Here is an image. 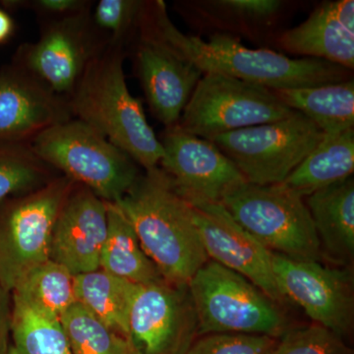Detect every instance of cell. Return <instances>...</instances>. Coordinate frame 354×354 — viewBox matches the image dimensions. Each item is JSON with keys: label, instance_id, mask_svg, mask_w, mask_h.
<instances>
[{"label": "cell", "instance_id": "obj_4", "mask_svg": "<svg viewBox=\"0 0 354 354\" xmlns=\"http://www.w3.org/2000/svg\"><path fill=\"white\" fill-rule=\"evenodd\" d=\"M187 288L196 312L198 337L246 334L279 339L292 328L278 302L214 261L195 272Z\"/></svg>", "mask_w": 354, "mask_h": 354}, {"label": "cell", "instance_id": "obj_34", "mask_svg": "<svg viewBox=\"0 0 354 354\" xmlns=\"http://www.w3.org/2000/svg\"><path fill=\"white\" fill-rule=\"evenodd\" d=\"M14 22L6 11L0 9V44L4 43L12 36Z\"/></svg>", "mask_w": 354, "mask_h": 354}, {"label": "cell", "instance_id": "obj_32", "mask_svg": "<svg viewBox=\"0 0 354 354\" xmlns=\"http://www.w3.org/2000/svg\"><path fill=\"white\" fill-rule=\"evenodd\" d=\"M30 6L36 12L62 18L88 10V1L83 0H35Z\"/></svg>", "mask_w": 354, "mask_h": 354}, {"label": "cell", "instance_id": "obj_20", "mask_svg": "<svg viewBox=\"0 0 354 354\" xmlns=\"http://www.w3.org/2000/svg\"><path fill=\"white\" fill-rule=\"evenodd\" d=\"M354 171V129L324 134L320 143L286 177L283 185L306 198L348 177Z\"/></svg>", "mask_w": 354, "mask_h": 354}, {"label": "cell", "instance_id": "obj_6", "mask_svg": "<svg viewBox=\"0 0 354 354\" xmlns=\"http://www.w3.org/2000/svg\"><path fill=\"white\" fill-rule=\"evenodd\" d=\"M221 204L272 253L299 261L322 259L320 241L304 198L283 184L245 183Z\"/></svg>", "mask_w": 354, "mask_h": 354}, {"label": "cell", "instance_id": "obj_24", "mask_svg": "<svg viewBox=\"0 0 354 354\" xmlns=\"http://www.w3.org/2000/svg\"><path fill=\"white\" fill-rule=\"evenodd\" d=\"M11 295L15 301L60 320L65 311L76 304L74 276L64 266L50 259L27 272Z\"/></svg>", "mask_w": 354, "mask_h": 354}, {"label": "cell", "instance_id": "obj_7", "mask_svg": "<svg viewBox=\"0 0 354 354\" xmlns=\"http://www.w3.org/2000/svg\"><path fill=\"white\" fill-rule=\"evenodd\" d=\"M75 184L57 176L0 204V285L9 292L27 272L50 260L55 221Z\"/></svg>", "mask_w": 354, "mask_h": 354}, {"label": "cell", "instance_id": "obj_31", "mask_svg": "<svg viewBox=\"0 0 354 354\" xmlns=\"http://www.w3.org/2000/svg\"><path fill=\"white\" fill-rule=\"evenodd\" d=\"M211 4L235 17L254 21L270 19L281 7L279 0H220Z\"/></svg>", "mask_w": 354, "mask_h": 354}, {"label": "cell", "instance_id": "obj_9", "mask_svg": "<svg viewBox=\"0 0 354 354\" xmlns=\"http://www.w3.org/2000/svg\"><path fill=\"white\" fill-rule=\"evenodd\" d=\"M295 111L270 88L218 74H204L179 120L183 131L211 140L242 128L285 120Z\"/></svg>", "mask_w": 354, "mask_h": 354}, {"label": "cell", "instance_id": "obj_16", "mask_svg": "<svg viewBox=\"0 0 354 354\" xmlns=\"http://www.w3.org/2000/svg\"><path fill=\"white\" fill-rule=\"evenodd\" d=\"M136 62L153 115L165 127H176L204 74L146 28L137 48Z\"/></svg>", "mask_w": 354, "mask_h": 354}, {"label": "cell", "instance_id": "obj_35", "mask_svg": "<svg viewBox=\"0 0 354 354\" xmlns=\"http://www.w3.org/2000/svg\"><path fill=\"white\" fill-rule=\"evenodd\" d=\"M8 354H17V353L15 351V349H14L12 344H11V348L9 349Z\"/></svg>", "mask_w": 354, "mask_h": 354}, {"label": "cell", "instance_id": "obj_10", "mask_svg": "<svg viewBox=\"0 0 354 354\" xmlns=\"http://www.w3.org/2000/svg\"><path fill=\"white\" fill-rule=\"evenodd\" d=\"M272 272L281 297L342 339L354 328V279L351 267L332 268L320 261H299L272 253Z\"/></svg>", "mask_w": 354, "mask_h": 354}, {"label": "cell", "instance_id": "obj_1", "mask_svg": "<svg viewBox=\"0 0 354 354\" xmlns=\"http://www.w3.org/2000/svg\"><path fill=\"white\" fill-rule=\"evenodd\" d=\"M144 28L189 60L203 74H218L272 91L314 87L348 80L349 70L325 60L295 59L268 48H250L225 34L205 41L184 34L172 23L162 0L144 8Z\"/></svg>", "mask_w": 354, "mask_h": 354}, {"label": "cell", "instance_id": "obj_3", "mask_svg": "<svg viewBox=\"0 0 354 354\" xmlns=\"http://www.w3.org/2000/svg\"><path fill=\"white\" fill-rule=\"evenodd\" d=\"M67 100L74 118L101 133L145 171L158 167L164 149L141 102L127 87L120 44L109 43L88 64Z\"/></svg>", "mask_w": 354, "mask_h": 354}, {"label": "cell", "instance_id": "obj_2", "mask_svg": "<svg viewBox=\"0 0 354 354\" xmlns=\"http://www.w3.org/2000/svg\"><path fill=\"white\" fill-rule=\"evenodd\" d=\"M147 256L167 283L187 286L208 256L190 203L160 167L147 169L120 201Z\"/></svg>", "mask_w": 354, "mask_h": 354}, {"label": "cell", "instance_id": "obj_17", "mask_svg": "<svg viewBox=\"0 0 354 354\" xmlns=\"http://www.w3.org/2000/svg\"><path fill=\"white\" fill-rule=\"evenodd\" d=\"M70 118L68 100L19 65L0 74V141L28 142Z\"/></svg>", "mask_w": 354, "mask_h": 354}, {"label": "cell", "instance_id": "obj_33", "mask_svg": "<svg viewBox=\"0 0 354 354\" xmlns=\"http://www.w3.org/2000/svg\"><path fill=\"white\" fill-rule=\"evenodd\" d=\"M12 295L0 285V354H8L11 348Z\"/></svg>", "mask_w": 354, "mask_h": 354}, {"label": "cell", "instance_id": "obj_27", "mask_svg": "<svg viewBox=\"0 0 354 354\" xmlns=\"http://www.w3.org/2000/svg\"><path fill=\"white\" fill-rule=\"evenodd\" d=\"M11 344L17 354H72L60 320L44 316L15 300Z\"/></svg>", "mask_w": 354, "mask_h": 354}, {"label": "cell", "instance_id": "obj_15", "mask_svg": "<svg viewBox=\"0 0 354 354\" xmlns=\"http://www.w3.org/2000/svg\"><path fill=\"white\" fill-rule=\"evenodd\" d=\"M106 232L108 202L75 184L55 221L50 259L73 276L100 269Z\"/></svg>", "mask_w": 354, "mask_h": 354}, {"label": "cell", "instance_id": "obj_11", "mask_svg": "<svg viewBox=\"0 0 354 354\" xmlns=\"http://www.w3.org/2000/svg\"><path fill=\"white\" fill-rule=\"evenodd\" d=\"M95 28L88 10L51 21L36 43L22 46L19 66L68 99L88 64L106 48Z\"/></svg>", "mask_w": 354, "mask_h": 354}, {"label": "cell", "instance_id": "obj_26", "mask_svg": "<svg viewBox=\"0 0 354 354\" xmlns=\"http://www.w3.org/2000/svg\"><path fill=\"white\" fill-rule=\"evenodd\" d=\"M53 169L30 142L0 141V204L46 185L57 177Z\"/></svg>", "mask_w": 354, "mask_h": 354}, {"label": "cell", "instance_id": "obj_8", "mask_svg": "<svg viewBox=\"0 0 354 354\" xmlns=\"http://www.w3.org/2000/svg\"><path fill=\"white\" fill-rule=\"evenodd\" d=\"M324 133L304 114L242 128L209 141L225 153L246 183L281 184L323 139Z\"/></svg>", "mask_w": 354, "mask_h": 354}, {"label": "cell", "instance_id": "obj_5", "mask_svg": "<svg viewBox=\"0 0 354 354\" xmlns=\"http://www.w3.org/2000/svg\"><path fill=\"white\" fill-rule=\"evenodd\" d=\"M30 143L51 169L106 202L120 201L141 176L127 153L77 118L48 128Z\"/></svg>", "mask_w": 354, "mask_h": 354}, {"label": "cell", "instance_id": "obj_28", "mask_svg": "<svg viewBox=\"0 0 354 354\" xmlns=\"http://www.w3.org/2000/svg\"><path fill=\"white\" fill-rule=\"evenodd\" d=\"M271 354H354L346 341L327 328L312 323L290 328L278 339Z\"/></svg>", "mask_w": 354, "mask_h": 354}, {"label": "cell", "instance_id": "obj_14", "mask_svg": "<svg viewBox=\"0 0 354 354\" xmlns=\"http://www.w3.org/2000/svg\"><path fill=\"white\" fill-rule=\"evenodd\" d=\"M191 206L209 260L241 274L272 300L283 304L285 299L272 272L271 251L239 225L221 203Z\"/></svg>", "mask_w": 354, "mask_h": 354}, {"label": "cell", "instance_id": "obj_23", "mask_svg": "<svg viewBox=\"0 0 354 354\" xmlns=\"http://www.w3.org/2000/svg\"><path fill=\"white\" fill-rule=\"evenodd\" d=\"M138 285L101 268L74 276L76 302L118 334L130 337V308Z\"/></svg>", "mask_w": 354, "mask_h": 354}, {"label": "cell", "instance_id": "obj_13", "mask_svg": "<svg viewBox=\"0 0 354 354\" xmlns=\"http://www.w3.org/2000/svg\"><path fill=\"white\" fill-rule=\"evenodd\" d=\"M164 156L158 167L171 179L178 194L190 204L221 203L246 180L236 165L209 140L167 128Z\"/></svg>", "mask_w": 354, "mask_h": 354}, {"label": "cell", "instance_id": "obj_30", "mask_svg": "<svg viewBox=\"0 0 354 354\" xmlns=\"http://www.w3.org/2000/svg\"><path fill=\"white\" fill-rule=\"evenodd\" d=\"M145 2L138 0H101L92 21L95 28L111 34V44H120L129 30L141 18Z\"/></svg>", "mask_w": 354, "mask_h": 354}, {"label": "cell", "instance_id": "obj_25", "mask_svg": "<svg viewBox=\"0 0 354 354\" xmlns=\"http://www.w3.org/2000/svg\"><path fill=\"white\" fill-rule=\"evenodd\" d=\"M60 323L72 354H142L131 339L114 332L78 302Z\"/></svg>", "mask_w": 354, "mask_h": 354}, {"label": "cell", "instance_id": "obj_29", "mask_svg": "<svg viewBox=\"0 0 354 354\" xmlns=\"http://www.w3.org/2000/svg\"><path fill=\"white\" fill-rule=\"evenodd\" d=\"M278 339L262 335H200L187 354H271Z\"/></svg>", "mask_w": 354, "mask_h": 354}, {"label": "cell", "instance_id": "obj_18", "mask_svg": "<svg viewBox=\"0 0 354 354\" xmlns=\"http://www.w3.org/2000/svg\"><path fill=\"white\" fill-rule=\"evenodd\" d=\"M279 46L305 57L354 67V1H326L297 27L281 35Z\"/></svg>", "mask_w": 354, "mask_h": 354}, {"label": "cell", "instance_id": "obj_19", "mask_svg": "<svg viewBox=\"0 0 354 354\" xmlns=\"http://www.w3.org/2000/svg\"><path fill=\"white\" fill-rule=\"evenodd\" d=\"M315 227L321 251L339 266L354 260V178L348 177L316 191L305 201Z\"/></svg>", "mask_w": 354, "mask_h": 354}, {"label": "cell", "instance_id": "obj_21", "mask_svg": "<svg viewBox=\"0 0 354 354\" xmlns=\"http://www.w3.org/2000/svg\"><path fill=\"white\" fill-rule=\"evenodd\" d=\"M272 92L288 108L315 123L324 134H339L354 129V82L351 79Z\"/></svg>", "mask_w": 354, "mask_h": 354}, {"label": "cell", "instance_id": "obj_12", "mask_svg": "<svg viewBox=\"0 0 354 354\" xmlns=\"http://www.w3.org/2000/svg\"><path fill=\"white\" fill-rule=\"evenodd\" d=\"M128 327L142 354H187L198 337L196 312L187 286L165 279L138 285Z\"/></svg>", "mask_w": 354, "mask_h": 354}, {"label": "cell", "instance_id": "obj_22", "mask_svg": "<svg viewBox=\"0 0 354 354\" xmlns=\"http://www.w3.org/2000/svg\"><path fill=\"white\" fill-rule=\"evenodd\" d=\"M100 268L137 285L164 279L142 248L131 223L116 203L108 202V232Z\"/></svg>", "mask_w": 354, "mask_h": 354}]
</instances>
